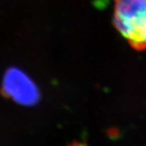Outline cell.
<instances>
[{
    "label": "cell",
    "mask_w": 146,
    "mask_h": 146,
    "mask_svg": "<svg viewBox=\"0 0 146 146\" xmlns=\"http://www.w3.org/2000/svg\"><path fill=\"white\" fill-rule=\"evenodd\" d=\"M114 25L137 51L146 50V0H113Z\"/></svg>",
    "instance_id": "cell-1"
},
{
    "label": "cell",
    "mask_w": 146,
    "mask_h": 146,
    "mask_svg": "<svg viewBox=\"0 0 146 146\" xmlns=\"http://www.w3.org/2000/svg\"><path fill=\"white\" fill-rule=\"evenodd\" d=\"M68 146H89V145H88V144H87L86 141H85V140H84L82 142H79V141H74L72 144H70Z\"/></svg>",
    "instance_id": "cell-3"
},
{
    "label": "cell",
    "mask_w": 146,
    "mask_h": 146,
    "mask_svg": "<svg viewBox=\"0 0 146 146\" xmlns=\"http://www.w3.org/2000/svg\"><path fill=\"white\" fill-rule=\"evenodd\" d=\"M3 89L8 97L23 104L34 103L39 98L34 83L16 69H11L6 74Z\"/></svg>",
    "instance_id": "cell-2"
}]
</instances>
